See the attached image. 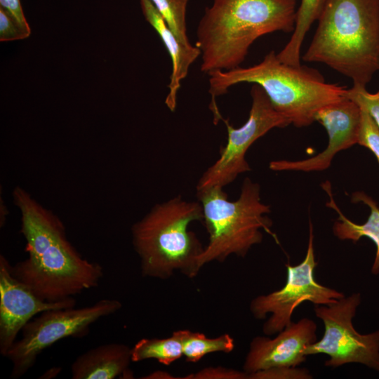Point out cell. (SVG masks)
<instances>
[{
    "label": "cell",
    "mask_w": 379,
    "mask_h": 379,
    "mask_svg": "<svg viewBox=\"0 0 379 379\" xmlns=\"http://www.w3.org/2000/svg\"><path fill=\"white\" fill-rule=\"evenodd\" d=\"M13 199L21 213L28 258L12 266L13 275L49 302L97 286L103 277L102 267L81 256L60 219L20 187L14 190Z\"/></svg>",
    "instance_id": "obj_1"
},
{
    "label": "cell",
    "mask_w": 379,
    "mask_h": 379,
    "mask_svg": "<svg viewBox=\"0 0 379 379\" xmlns=\"http://www.w3.org/2000/svg\"><path fill=\"white\" fill-rule=\"evenodd\" d=\"M297 9L296 0H213L197 29L201 71L208 74L239 67L260 36L293 32Z\"/></svg>",
    "instance_id": "obj_2"
},
{
    "label": "cell",
    "mask_w": 379,
    "mask_h": 379,
    "mask_svg": "<svg viewBox=\"0 0 379 379\" xmlns=\"http://www.w3.org/2000/svg\"><path fill=\"white\" fill-rule=\"evenodd\" d=\"M317 20L302 60L366 88L379 70V0H324Z\"/></svg>",
    "instance_id": "obj_3"
},
{
    "label": "cell",
    "mask_w": 379,
    "mask_h": 379,
    "mask_svg": "<svg viewBox=\"0 0 379 379\" xmlns=\"http://www.w3.org/2000/svg\"><path fill=\"white\" fill-rule=\"evenodd\" d=\"M208 76L210 109L214 119L221 116L216 97L227 93L234 85L251 83L260 86L274 109L298 128L312 124L319 109L344 98L347 89L326 82L317 69L283 63L274 51L256 65L214 71Z\"/></svg>",
    "instance_id": "obj_4"
},
{
    "label": "cell",
    "mask_w": 379,
    "mask_h": 379,
    "mask_svg": "<svg viewBox=\"0 0 379 379\" xmlns=\"http://www.w3.org/2000/svg\"><path fill=\"white\" fill-rule=\"evenodd\" d=\"M203 220L199 201H187L178 195L155 205L131 229L142 275L166 279L179 272L188 278L196 277L200 271L198 260L205 247L189 226Z\"/></svg>",
    "instance_id": "obj_5"
},
{
    "label": "cell",
    "mask_w": 379,
    "mask_h": 379,
    "mask_svg": "<svg viewBox=\"0 0 379 379\" xmlns=\"http://www.w3.org/2000/svg\"><path fill=\"white\" fill-rule=\"evenodd\" d=\"M259 184L244 180L237 200L231 201L220 186L197 190L209 241L198 260L200 270L210 262H224L231 255L245 257L250 248L262 242L261 230L272 234L270 206L260 201Z\"/></svg>",
    "instance_id": "obj_6"
},
{
    "label": "cell",
    "mask_w": 379,
    "mask_h": 379,
    "mask_svg": "<svg viewBox=\"0 0 379 379\" xmlns=\"http://www.w3.org/2000/svg\"><path fill=\"white\" fill-rule=\"evenodd\" d=\"M121 306L117 300L102 299L88 307L41 313L24 326L22 338L14 343L6 355L13 366L11 377L22 376L45 349L65 338L84 336L91 324L117 312Z\"/></svg>",
    "instance_id": "obj_7"
},
{
    "label": "cell",
    "mask_w": 379,
    "mask_h": 379,
    "mask_svg": "<svg viewBox=\"0 0 379 379\" xmlns=\"http://www.w3.org/2000/svg\"><path fill=\"white\" fill-rule=\"evenodd\" d=\"M360 302V293H355L333 304L317 306L314 312L324 323V332L320 340L306 348L305 354L328 355L326 366L359 363L379 371V329L364 335L352 324Z\"/></svg>",
    "instance_id": "obj_8"
},
{
    "label": "cell",
    "mask_w": 379,
    "mask_h": 379,
    "mask_svg": "<svg viewBox=\"0 0 379 379\" xmlns=\"http://www.w3.org/2000/svg\"><path fill=\"white\" fill-rule=\"evenodd\" d=\"M317 265L314 250L313 227L310 222L308 246L304 260L298 265H286L287 279L279 290L254 298L250 303V311L257 319H265L263 333L271 335L279 333L291 323L293 311L303 302L310 301L318 305H328L345 295L335 289L323 286L314 278Z\"/></svg>",
    "instance_id": "obj_9"
},
{
    "label": "cell",
    "mask_w": 379,
    "mask_h": 379,
    "mask_svg": "<svg viewBox=\"0 0 379 379\" xmlns=\"http://www.w3.org/2000/svg\"><path fill=\"white\" fill-rule=\"evenodd\" d=\"M251 107L247 121L239 128H234L228 119L225 123L227 141L220 149L219 158L202 174L197 190L212 186L225 187L239 175L251 170L246 154L253 143L274 128H284L289 121L272 107L262 88L253 84L251 89Z\"/></svg>",
    "instance_id": "obj_10"
},
{
    "label": "cell",
    "mask_w": 379,
    "mask_h": 379,
    "mask_svg": "<svg viewBox=\"0 0 379 379\" xmlns=\"http://www.w3.org/2000/svg\"><path fill=\"white\" fill-rule=\"evenodd\" d=\"M12 266L0 255V353L6 357L20 331L44 312L75 307L73 297L55 302L39 298L12 274Z\"/></svg>",
    "instance_id": "obj_11"
},
{
    "label": "cell",
    "mask_w": 379,
    "mask_h": 379,
    "mask_svg": "<svg viewBox=\"0 0 379 379\" xmlns=\"http://www.w3.org/2000/svg\"><path fill=\"white\" fill-rule=\"evenodd\" d=\"M315 121L326 130L328 143L316 156L301 161H273L269 167L275 171H320L327 169L339 152L357 144L361 124V108L353 100L345 97L326 105L315 115Z\"/></svg>",
    "instance_id": "obj_12"
},
{
    "label": "cell",
    "mask_w": 379,
    "mask_h": 379,
    "mask_svg": "<svg viewBox=\"0 0 379 379\" xmlns=\"http://www.w3.org/2000/svg\"><path fill=\"white\" fill-rule=\"evenodd\" d=\"M317 324L303 318L279 332L274 338L256 336L251 340L243 371L248 374L272 368L296 367L305 361L306 348L317 341Z\"/></svg>",
    "instance_id": "obj_13"
},
{
    "label": "cell",
    "mask_w": 379,
    "mask_h": 379,
    "mask_svg": "<svg viewBox=\"0 0 379 379\" xmlns=\"http://www.w3.org/2000/svg\"><path fill=\"white\" fill-rule=\"evenodd\" d=\"M140 4L143 15L159 35L172 61V72L168 86L169 92L165 104L173 112L176 107L177 94L181 81L187 77L190 66L201 55V51L197 46H187L182 44L150 0H140Z\"/></svg>",
    "instance_id": "obj_14"
},
{
    "label": "cell",
    "mask_w": 379,
    "mask_h": 379,
    "mask_svg": "<svg viewBox=\"0 0 379 379\" xmlns=\"http://www.w3.org/2000/svg\"><path fill=\"white\" fill-rule=\"evenodd\" d=\"M131 347L121 343H107L79 355L71 366L73 379H113L133 376L129 370Z\"/></svg>",
    "instance_id": "obj_15"
},
{
    "label": "cell",
    "mask_w": 379,
    "mask_h": 379,
    "mask_svg": "<svg viewBox=\"0 0 379 379\" xmlns=\"http://www.w3.org/2000/svg\"><path fill=\"white\" fill-rule=\"evenodd\" d=\"M322 186L330 197L326 206L333 208L339 215L333 227L334 234L341 240H351L354 242L363 237L371 239L376 246L371 272L375 275H379V207L377 203L362 191L352 194L351 199L352 202H363L371 210L366 222L359 225L347 219L338 208L332 196L331 184L327 181Z\"/></svg>",
    "instance_id": "obj_16"
},
{
    "label": "cell",
    "mask_w": 379,
    "mask_h": 379,
    "mask_svg": "<svg viewBox=\"0 0 379 379\" xmlns=\"http://www.w3.org/2000/svg\"><path fill=\"white\" fill-rule=\"evenodd\" d=\"M324 0H301L297 9L295 28L282 50L277 53L283 63L300 65V50L307 32L317 20Z\"/></svg>",
    "instance_id": "obj_17"
},
{
    "label": "cell",
    "mask_w": 379,
    "mask_h": 379,
    "mask_svg": "<svg viewBox=\"0 0 379 379\" xmlns=\"http://www.w3.org/2000/svg\"><path fill=\"white\" fill-rule=\"evenodd\" d=\"M183 331H175L166 338L141 339L131 348L132 361L153 359L162 364L170 365L183 355Z\"/></svg>",
    "instance_id": "obj_18"
},
{
    "label": "cell",
    "mask_w": 379,
    "mask_h": 379,
    "mask_svg": "<svg viewBox=\"0 0 379 379\" xmlns=\"http://www.w3.org/2000/svg\"><path fill=\"white\" fill-rule=\"evenodd\" d=\"M234 349V339L227 333L209 338L199 332L183 331L182 354L188 362H197L211 353H230Z\"/></svg>",
    "instance_id": "obj_19"
},
{
    "label": "cell",
    "mask_w": 379,
    "mask_h": 379,
    "mask_svg": "<svg viewBox=\"0 0 379 379\" xmlns=\"http://www.w3.org/2000/svg\"><path fill=\"white\" fill-rule=\"evenodd\" d=\"M169 28L180 41L192 46L187 34L186 13L189 0H150Z\"/></svg>",
    "instance_id": "obj_20"
},
{
    "label": "cell",
    "mask_w": 379,
    "mask_h": 379,
    "mask_svg": "<svg viewBox=\"0 0 379 379\" xmlns=\"http://www.w3.org/2000/svg\"><path fill=\"white\" fill-rule=\"evenodd\" d=\"M360 108L361 124L357 144L369 149L379 163V128L370 114L364 108Z\"/></svg>",
    "instance_id": "obj_21"
},
{
    "label": "cell",
    "mask_w": 379,
    "mask_h": 379,
    "mask_svg": "<svg viewBox=\"0 0 379 379\" xmlns=\"http://www.w3.org/2000/svg\"><path fill=\"white\" fill-rule=\"evenodd\" d=\"M345 96L364 108L379 128V90L375 93H371L366 88L352 86L351 88L347 89Z\"/></svg>",
    "instance_id": "obj_22"
},
{
    "label": "cell",
    "mask_w": 379,
    "mask_h": 379,
    "mask_svg": "<svg viewBox=\"0 0 379 379\" xmlns=\"http://www.w3.org/2000/svg\"><path fill=\"white\" fill-rule=\"evenodd\" d=\"M312 375L307 370L291 368H272L248 374L251 379H309Z\"/></svg>",
    "instance_id": "obj_23"
},
{
    "label": "cell",
    "mask_w": 379,
    "mask_h": 379,
    "mask_svg": "<svg viewBox=\"0 0 379 379\" xmlns=\"http://www.w3.org/2000/svg\"><path fill=\"white\" fill-rule=\"evenodd\" d=\"M31 32L20 24L3 8H0V41H8L28 37Z\"/></svg>",
    "instance_id": "obj_24"
},
{
    "label": "cell",
    "mask_w": 379,
    "mask_h": 379,
    "mask_svg": "<svg viewBox=\"0 0 379 379\" xmlns=\"http://www.w3.org/2000/svg\"><path fill=\"white\" fill-rule=\"evenodd\" d=\"M185 379H246L248 373L222 366H208L184 377Z\"/></svg>",
    "instance_id": "obj_25"
},
{
    "label": "cell",
    "mask_w": 379,
    "mask_h": 379,
    "mask_svg": "<svg viewBox=\"0 0 379 379\" xmlns=\"http://www.w3.org/2000/svg\"><path fill=\"white\" fill-rule=\"evenodd\" d=\"M1 7L7 11L26 31L31 32L20 0H0Z\"/></svg>",
    "instance_id": "obj_26"
},
{
    "label": "cell",
    "mask_w": 379,
    "mask_h": 379,
    "mask_svg": "<svg viewBox=\"0 0 379 379\" xmlns=\"http://www.w3.org/2000/svg\"><path fill=\"white\" fill-rule=\"evenodd\" d=\"M144 378H167V379H171V378H176L173 377L172 375L169 374L167 372L163 371H157L155 372L152 373L151 374L148 375L147 377H144Z\"/></svg>",
    "instance_id": "obj_27"
}]
</instances>
